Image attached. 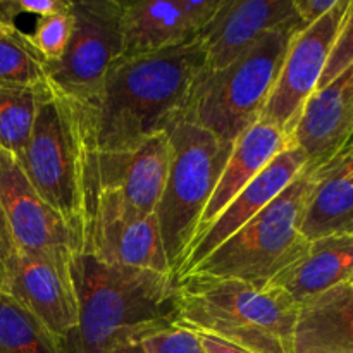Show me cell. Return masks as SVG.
<instances>
[{
  "instance_id": "cell-33",
  "label": "cell",
  "mask_w": 353,
  "mask_h": 353,
  "mask_svg": "<svg viewBox=\"0 0 353 353\" xmlns=\"http://www.w3.org/2000/svg\"><path fill=\"white\" fill-rule=\"evenodd\" d=\"M347 285H348V286H350V288L353 290V276H352V278H350V281H348V283H347Z\"/></svg>"
},
{
  "instance_id": "cell-10",
  "label": "cell",
  "mask_w": 353,
  "mask_h": 353,
  "mask_svg": "<svg viewBox=\"0 0 353 353\" xmlns=\"http://www.w3.org/2000/svg\"><path fill=\"white\" fill-rule=\"evenodd\" d=\"M81 255L105 264L171 274L155 214L138 216L114 193L86 196Z\"/></svg>"
},
{
  "instance_id": "cell-7",
  "label": "cell",
  "mask_w": 353,
  "mask_h": 353,
  "mask_svg": "<svg viewBox=\"0 0 353 353\" xmlns=\"http://www.w3.org/2000/svg\"><path fill=\"white\" fill-rule=\"evenodd\" d=\"M17 162L38 195L65 221L81 254L85 231V145L78 107L71 97L50 85L45 86L30 141Z\"/></svg>"
},
{
  "instance_id": "cell-32",
  "label": "cell",
  "mask_w": 353,
  "mask_h": 353,
  "mask_svg": "<svg viewBox=\"0 0 353 353\" xmlns=\"http://www.w3.org/2000/svg\"><path fill=\"white\" fill-rule=\"evenodd\" d=\"M112 353H147V352H145V348L141 347V343H137V345H128V347L119 348V350Z\"/></svg>"
},
{
  "instance_id": "cell-35",
  "label": "cell",
  "mask_w": 353,
  "mask_h": 353,
  "mask_svg": "<svg viewBox=\"0 0 353 353\" xmlns=\"http://www.w3.org/2000/svg\"><path fill=\"white\" fill-rule=\"evenodd\" d=\"M352 181H353V172H352Z\"/></svg>"
},
{
  "instance_id": "cell-30",
  "label": "cell",
  "mask_w": 353,
  "mask_h": 353,
  "mask_svg": "<svg viewBox=\"0 0 353 353\" xmlns=\"http://www.w3.org/2000/svg\"><path fill=\"white\" fill-rule=\"evenodd\" d=\"M293 3H295V10L300 21L307 28L319 21L324 14L330 12L336 6L338 0H293Z\"/></svg>"
},
{
  "instance_id": "cell-20",
  "label": "cell",
  "mask_w": 353,
  "mask_h": 353,
  "mask_svg": "<svg viewBox=\"0 0 353 353\" xmlns=\"http://www.w3.org/2000/svg\"><path fill=\"white\" fill-rule=\"evenodd\" d=\"M293 353H353V290L347 283L299 307Z\"/></svg>"
},
{
  "instance_id": "cell-11",
  "label": "cell",
  "mask_w": 353,
  "mask_h": 353,
  "mask_svg": "<svg viewBox=\"0 0 353 353\" xmlns=\"http://www.w3.org/2000/svg\"><path fill=\"white\" fill-rule=\"evenodd\" d=\"M348 7L350 0H338L330 12L300 31L286 52L261 119L271 123L288 138H292L307 102L319 86Z\"/></svg>"
},
{
  "instance_id": "cell-19",
  "label": "cell",
  "mask_w": 353,
  "mask_h": 353,
  "mask_svg": "<svg viewBox=\"0 0 353 353\" xmlns=\"http://www.w3.org/2000/svg\"><path fill=\"white\" fill-rule=\"evenodd\" d=\"M353 276V236L310 241L307 254L276 276L269 286L281 290L296 305L345 285Z\"/></svg>"
},
{
  "instance_id": "cell-8",
  "label": "cell",
  "mask_w": 353,
  "mask_h": 353,
  "mask_svg": "<svg viewBox=\"0 0 353 353\" xmlns=\"http://www.w3.org/2000/svg\"><path fill=\"white\" fill-rule=\"evenodd\" d=\"M72 14L71 41L61 61L45 69L52 88L86 102L123 57V0H79L72 2Z\"/></svg>"
},
{
  "instance_id": "cell-4",
  "label": "cell",
  "mask_w": 353,
  "mask_h": 353,
  "mask_svg": "<svg viewBox=\"0 0 353 353\" xmlns=\"http://www.w3.org/2000/svg\"><path fill=\"white\" fill-rule=\"evenodd\" d=\"M314 185L316 168L307 164L288 188L185 276L234 279L259 288L271 285L309 250L302 221Z\"/></svg>"
},
{
  "instance_id": "cell-12",
  "label": "cell",
  "mask_w": 353,
  "mask_h": 353,
  "mask_svg": "<svg viewBox=\"0 0 353 353\" xmlns=\"http://www.w3.org/2000/svg\"><path fill=\"white\" fill-rule=\"evenodd\" d=\"M85 145V143H83ZM169 165V133L157 134L128 152L85 148V200L92 193H114L138 216L155 214Z\"/></svg>"
},
{
  "instance_id": "cell-9",
  "label": "cell",
  "mask_w": 353,
  "mask_h": 353,
  "mask_svg": "<svg viewBox=\"0 0 353 353\" xmlns=\"http://www.w3.org/2000/svg\"><path fill=\"white\" fill-rule=\"evenodd\" d=\"M0 200L19 254L41 259L74 278L78 243L57 210L28 181L21 164L0 150Z\"/></svg>"
},
{
  "instance_id": "cell-26",
  "label": "cell",
  "mask_w": 353,
  "mask_h": 353,
  "mask_svg": "<svg viewBox=\"0 0 353 353\" xmlns=\"http://www.w3.org/2000/svg\"><path fill=\"white\" fill-rule=\"evenodd\" d=\"M352 64H353V0H350V7H348V12L347 16H345L343 26H341L340 33H338L336 41H334L333 50H331L330 59H327L326 68H324L323 76H321V81H319V86H317V90L330 85L336 76H340L341 72H343L347 68H350Z\"/></svg>"
},
{
  "instance_id": "cell-15",
  "label": "cell",
  "mask_w": 353,
  "mask_h": 353,
  "mask_svg": "<svg viewBox=\"0 0 353 353\" xmlns=\"http://www.w3.org/2000/svg\"><path fill=\"white\" fill-rule=\"evenodd\" d=\"M309 164L305 152L290 141L285 150L279 152L271 164L252 179L214 219V223L196 238L190 247L186 261L179 271L178 278L192 271L205 257H209L219 245L233 236L238 230L254 219L262 209L269 205L279 193L292 185L293 179ZM176 278V279H178Z\"/></svg>"
},
{
  "instance_id": "cell-18",
  "label": "cell",
  "mask_w": 353,
  "mask_h": 353,
  "mask_svg": "<svg viewBox=\"0 0 353 353\" xmlns=\"http://www.w3.org/2000/svg\"><path fill=\"white\" fill-rule=\"evenodd\" d=\"M353 147L316 168V185L307 202L302 234L314 241L326 236H353Z\"/></svg>"
},
{
  "instance_id": "cell-28",
  "label": "cell",
  "mask_w": 353,
  "mask_h": 353,
  "mask_svg": "<svg viewBox=\"0 0 353 353\" xmlns=\"http://www.w3.org/2000/svg\"><path fill=\"white\" fill-rule=\"evenodd\" d=\"M19 250L14 241L12 231H10L9 219L3 210L2 200H0V290H3L6 279L9 276L10 269H12L14 262H16Z\"/></svg>"
},
{
  "instance_id": "cell-5",
  "label": "cell",
  "mask_w": 353,
  "mask_h": 353,
  "mask_svg": "<svg viewBox=\"0 0 353 353\" xmlns=\"http://www.w3.org/2000/svg\"><path fill=\"white\" fill-rule=\"evenodd\" d=\"M303 28L292 26L264 34L257 43L219 71H203L183 121L210 131L233 145L262 117L293 38Z\"/></svg>"
},
{
  "instance_id": "cell-1",
  "label": "cell",
  "mask_w": 353,
  "mask_h": 353,
  "mask_svg": "<svg viewBox=\"0 0 353 353\" xmlns=\"http://www.w3.org/2000/svg\"><path fill=\"white\" fill-rule=\"evenodd\" d=\"M205 71L200 37L155 54L121 57L99 92L78 102L83 143L90 152H128L185 119Z\"/></svg>"
},
{
  "instance_id": "cell-34",
  "label": "cell",
  "mask_w": 353,
  "mask_h": 353,
  "mask_svg": "<svg viewBox=\"0 0 353 353\" xmlns=\"http://www.w3.org/2000/svg\"><path fill=\"white\" fill-rule=\"evenodd\" d=\"M348 145H350V147H353V137H352V140L348 141Z\"/></svg>"
},
{
  "instance_id": "cell-16",
  "label": "cell",
  "mask_w": 353,
  "mask_h": 353,
  "mask_svg": "<svg viewBox=\"0 0 353 353\" xmlns=\"http://www.w3.org/2000/svg\"><path fill=\"white\" fill-rule=\"evenodd\" d=\"M353 137V64L307 102L292 141L319 168L343 150Z\"/></svg>"
},
{
  "instance_id": "cell-24",
  "label": "cell",
  "mask_w": 353,
  "mask_h": 353,
  "mask_svg": "<svg viewBox=\"0 0 353 353\" xmlns=\"http://www.w3.org/2000/svg\"><path fill=\"white\" fill-rule=\"evenodd\" d=\"M0 353H57L37 321L0 292Z\"/></svg>"
},
{
  "instance_id": "cell-21",
  "label": "cell",
  "mask_w": 353,
  "mask_h": 353,
  "mask_svg": "<svg viewBox=\"0 0 353 353\" xmlns=\"http://www.w3.org/2000/svg\"><path fill=\"white\" fill-rule=\"evenodd\" d=\"M200 33L178 0H123V57L155 54L196 40Z\"/></svg>"
},
{
  "instance_id": "cell-27",
  "label": "cell",
  "mask_w": 353,
  "mask_h": 353,
  "mask_svg": "<svg viewBox=\"0 0 353 353\" xmlns=\"http://www.w3.org/2000/svg\"><path fill=\"white\" fill-rule=\"evenodd\" d=\"M147 353H207L195 333L172 326L141 343Z\"/></svg>"
},
{
  "instance_id": "cell-29",
  "label": "cell",
  "mask_w": 353,
  "mask_h": 353,
  "mask_svg": "<svg viewBox=\"0 0 353 353\" xmlns=\"http://www.w3.org/2000/svg\"><path fill=\"white\" fill-rule=\"evenodd\" d=\"M224 0H178L179 9L183 10L190 23L196 28L199 33L205 30L207 24L214 19Z\"/></svg>"
},
{
  "instance_id": "cell-31",
  "label": "cell",
  "mask_w": 353,
  "mask_h": 353,
  "mask_svg": "<svg viewBox=\"0 0 353 353\" xmlns=\"http://www.w3.org/2000/svg\"><path fill=\"white\" fill-rule=\"evenodd\" d=\"M196 336H199L200 343H202L203 350L207 353H252L240 347H234L231 343H226V341L219 340V338L209 336V334H196Z\"/></svg>"
},
{
  "instance_id": "cell-13",
  "label": "cell",
  "mask_w": 353,
  "mask_h": 353,
  "mask_svg": "<svg viewBox=\"0 0 353 353\" xmlns=\"http://www.w3.org/2000/svg\"><path fill=\"white\" fill-rule=\"evenodd\" d=\"M2 292L37 321L61 353L78 326L74 278H69L50 262L19 254Z\"/></svg>"
},
{
  "instance_id": "cell-22",
  "label": "cell",
  "mask_w": 353,
  "mask_h": 353,
  "mask_svg": "<svg viewBox=\"0 0 353 353\" xmlns=\"http://www.w3.org/2000/svg\"><path fill=\"white\" fill-rule=\"evenodd\" d=\"M47 85L0 86V150L9 152L17 161L28 147Z\"/></svg>"
},
{
  "instance_id": "cell-6",
  "label": "cell",
  "mask_w": 353,
  "mask_h": 353,
  "mask_svg": "<svg viewBox=\"0 0 353 353\" xmlns=\"http://www.w3.org/2000/svg\"><path fill=\"white\" fill-rule=\"evenodd\" d=\"M231 148L233 145L223 143L190 121H179L169 131L168 176L155 217L165 261L174 278L185 264Z\"/></svg>"
},
{
  "instance_id": "cell-14",
  "label": "cell",
  "mask_w": 353,
  "mask_h": 353,
  "mask_svg": "<svg viewBox=\"0 0 353 353\" xmlns=\"http://www.w3.org/2000/svg\"><path fill=\"white\" fill-rule=\"evenodd\" d=\"M292 26L305 30L293 0H224L200 33L205 71L228 68L264 34Z\"/></svg>"
},
{
  "instance_id": "cell-3",
  "label": "cell",
  "mask_w": 353,
  "mask_h": 353,
  "mask_svg": "<svg viewBox=\"0 0 353 353\" xmlns=\"http://www.w3.org/2000/svg\"><path fill=\"white\" fill-rule=\"evenodd\" d=\"M176 326L252 353H293L299 305L274 286L188 274L176 279Z\"/></svg>"
},
{
  "instance_id": "cell-23",
  "label": "cell",
  "mask_w": 353,
  "mask_h": 353,
  "mask_svg": "<svg viewBox=\"0 0 353 353\" xmlns=\"http://www.w3.org/2000/svg\"><path fill=\"white\" fill-rule=\"evenodd\" d=\"M45 61L17 24L0 19V86H43Z\"/></svg>"
},
{
  "instance_id": "cell-17",
  "label": "cell",
  "mask_w": 353,
  "mask_h": 353,
  "mask_svg": "<svg viewBox=\"0 0 353 353\" xmlns=\"http://www.w3.org/2000/svg\"><path fill=\"white\" fill-rule=\"evenodd\" d=\"M290 141H292V138L283 134L278 128L264 119H259L243 134L238 137V140L233 143V148H231L226 165H224L223 172L217 179L212 196H210L209 203L203 210L195 240L226 209L228 203L252 179L257 178L279 152L288 147Z\"/></svg>"
},
{
  "instance_id": "cell-25",
  "label": "cell",
  "mask_w": 353,
  "mask_h": 353,
  "mask_svg": "<svg viewBox=\"0 0 353 353\" xmlns=\"http://www.w3.org/2000/svg\"><path fill=\"white\" fill-rule=\"evenodd\" d=\"M72 31H74V14L71 3L69 9L38 17L33 33H28V37L47 65L61 61L71 41Z\"/></svg>"
},
{
  "instance_id": "cell-2",
  "label": "cell",
  "mask_w": 353,
  "mask_h": 353,
  "mask_svg": "<svg viewBox=\"0 0 353 353\" xmlns=\"http://www.w3.org/2000/svg\"><path fill=\"white\" fill-rule=\"evenodd\" d=\"M78 326L61 353H112L176 326V278L79 255Z\"/></svg>"
},
{
  "instance_id": "cell-36",
  "label": "cell",
  "mask_w": 353,
  "mask_h": 353,
  "mask_svg": "<svg viewBox=\"0 0 353 353\" xmlns=\"http://www.w3.org/2000/svg\"><path fill=\"white\" fill-rule=\"evenodd\" d=\"M0 292H2V290H0Z\"/></svg>"
}]
</instances>
